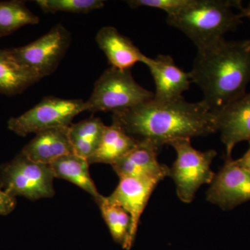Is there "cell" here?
<instances>
[{
  "label": "cell",
  "instance_id": "cell-1",
  "mask_svg": "<svg viewBox=\"0 0 250 250\" xmlns=\"http://www.w3.org/2000/svg\"><path fill=\"white\" fill-rule=\"evenodd\" d=\"M125 132L139 142L157 149L176 140L191 139L217 132L215 116L203 102L188 103L184 97L167 102L154 99L113 113Z\"/></svg>",
  "mask_w": 250,
  "mask_h": 250
},
{
  "label": "cell",
  "instance_id": "cell-2",
  "mask_svg": "<svg viewBox=\"0 0 250 250\" xmlns=\"http://www.w3.org/2000/svg\"><path fill=\"white\" fill-rule=\"evenodd\" d=\"M189 73L192 83L202 90V101L210 111H221L247 93L250 82V46L247 40L223 39L199 49Z\"/></svg>",
  "mask_w": 250,
  "mask_h": 250
},
{
  "label": "cell",
  "instance_id": "cell-3",
  "mask_svg": "<svg viewBox=\"0 0 250 250\" xmlns=\"http://www.w3.org/2000/svg\"><path fill=\"white\" fill-rule=\"evenodd\" d=\"M243 8L240 0H192L179 14L166 18V22L185 34L199 50L215 45L229 31L236 30L243 18L233 9L241 11Z\"/></svg>",
  "mask_w": 250,
  "mask_h": 250
},
{
  "label": "cell",
  "instance_id": "cell-4",
  "mask_svg": "<svg viewBox=\"0 0 250 250\" xmlns=\"http://www.w3.org/2000/svg\"><path fill=\"white\" fill-rule=\"evenodd\" d=\"M154 95L135 81L131 70L111 67L95 82L93 93L85 103L88 111L114 113L149 101Z\"/></svg>",
  "mask_w": 250,
  "mask_h": 250
},
{
  "label": "cell",
  "instance_id": "cell-5",
  "mask_svg": "<svg viewBox=\"0 0 250 250\" xmlns=\"http://www.w3.org/2000/svg\"><path fill=\"white\" fill-rule=\"evenodd\" d=\"M170 146L176 151L177 158L170 167L169 177L175 183L179 200L190 203L202 185L213 182L215 174L210 166L217 152L214 149L197 150L189 139L176 140Z\"/></svg>",
  "mask_w": 250,
  "mask_h": 250
},
{
  "label": "cell",
  "instance_id": "cell-6",
  "mask_svg": "<svg viewBox=\"0 0 250 250\" xmlns=\"http://www.w3.org/2000/svg\"><path fill=\"white\" fill-rule=\"evenodd\" d=\"M54 178L49 165L34 162L21 152L0 167V188L15 198L37 200L53 197Z\"/></svg>",
  "mask_w": 250,
  "mask_h": 250
},
{
  "label": "cell",
  "instance_id": "cell-7",
  "mask_svg": "<svg viewBox=\"0 0 250 250\" xmlns=\"http://www.w3.org/2000/svg\"><path fill=\"white\" fill-rule=\"evenodd\" d=\"M88 111L86 103L77 99L45 97L31 109L8 121L10 131L21 137L54 128L67 127L82 112Z\"/></svg>",
  "mask_w": 250,
  "mask_h": 250
},
{
  "label": "cell",
  "instance_id": "cell-8",
  "mask_svg": "<svg viewBox=\"0 0 250 250\" xmlns=\"http://www.w3.org/2000/svg\"><path fill=\"white\" fill-rule=\"evenodd\" d=\"M70 42L71 34L59 24L31 43L9 50L20 63L35 72L41 80L57 70Z\"/></svg>",
  "mask_w": 250,
  "mask_h": 250
},
{
  "label": "cell",
  "instance_id": "cell-9",
  "mask_svg": "<svg viewBox=\"0 0 250 250\" xmlns=\"http://www.w3.org/2000/svg\"><path fill=\"white\" fill-rule=\"evenodd\" d=\"M210 185L206 199L223 210H231L250 201V173L237 165L232 158L225 159Z\"/></svg>",
  "mask_w": 250,
  "mask_h": 250
},
{
  "label": "cell",
  "instance_id": "cell-10",
  "mask_svg": "<svg viewBox=\"0 0 250 250\" xmlns=\"http://www.w3.org/2000/svg\"><path fill=\"white\" fill-rule=\"evenodd\" d=\"M143 63L147 65L154 80V100L167 102L183 98V93L190 88V73L177 66L170 55L159 54L156 58L146 56Z\"/></svg>",
  "mask_w": 250,
  "mask_h": 250
},
{
  "label": "cell",
  "instance_id": "cell-11",
  "mask_svg": "<svg viewBox=\"0 0 250 250\" xmlns=\"http://www.w3.org/2000/svg\"><path fill=\"white\" fill-rule=\"evenodd\" d=\"M159 182L152 179L125 177L120 178L116 188L107 197L120 206L131 218L130 238L134 244L140 220L154 189Z\"/></svg>",
  "mask_w": 250,
  "mask_h": 250
},
{
  "label": "cell",
  "instance_id": "cell-12",
  "mask_svg": "<svg viewBox=\"0 0 250 250\" xmlns=\"http://www.w3.org/2000/svg\"><path fill=\"white\" fill-rule=\"evenodd\" d=\"M213 114L217 131L225 146V159H231L233 148L238 143L250 142V93Z\"/></svg>",
  "mask_w": 250,
  "mask_h": 250
},
{
  "label": "cell",
  "instance_id": "cell-13",
  "mask_svg": "<svg viewBox=\"0 0 250 250\" xmlns=\"http://www.w3.org/2000/svg\"><path fill=\"white\" fill-rule=\"evenodd\" d=\"M159 149L147 142H139L121 160L112 166L121 177L152 179L161 182L170 175V167L161 164L157 159Z\"/></svg>",
  "mask_w": 250,
  "mask_h": 250
},
{
  "label": "cell",
  "instance_id": "cell-14",
  "mask_svg": "<svg viewBox=\"0 0 250 250\" xmlns=\"http://www.w3.org/2000/svg\"><path fill=\"white\" fill-rule=\"evenodd\" d=\"M95 41L111 67L119 70H130L137 62H143L146 57L129 38L112 26L102 27L97 33Z\"/></svg>",
  "mask_w": 250,
  "mask_h": 250
},
{
  "label": "cell",
  "instance_id": "cell-15",
  "mask_svg": "<svg viewBox=\"0 0 250 250\" xmlns=\"http://www.w3.org/2000/svg\"><path fill=\"white\" fill-rule=\"evenodd\" d=\"M21 152L39 164L50 165L62 156L73 153L68 137V126L44 130L26 145Z\"/></svg>",
  "mask_w": 250,
  "mask_h": 250
},
{
  "label": "cell",
  "instance_id": "cell-16",
  "mask_svg": "<svg viewBox=\"0 0 250 250\" xmlns=\"http://www.w3.org/2000/svg\"><path fill=\"white\" fill-rule=\"evenodd\" d=\"M137 144V141L126 134L121 125L113 121L111 125L105 126L100 146L88 159V163L113 166L132 150Z\"/></svg>",
  "mask_w": 250,
  "mask_h": 250
},
{
  "label": "cell",
  "instance_id": "cell-17",
  "mask_svg": "<svg viewBox=\"0 0 250 250\" xmlns=\"http://www.w3.org/2000/svg\"><path fill=\"white\" fill-rule=\"evenodd\" d=\"M40 80L35 72L14 58L9 49H0V94L18 95Z\"/></svg>",
  "mask_w": 250,
  "mask_h": 250
},
{
  "label": "cell",
  "instance_id": "cell-18",
  "mask_svg": "<svg viewBox=\"0 0 250 250\" xmlns=\"http://www.w3.org/2000/svg\"><path fill=\"white\" fill-rule=\"evenodd\" d=\"M89 165L87 159L72 153L59 158L49 166L55 178L65 179L75 184L91 195L97 202L102 195L90 177Z\"/></svg>",
  "mask_w": 250,
  "mask_h": 250
},
{
  "label": "cell",
  "instance_id": "cell-19",
  "mask_svg": "<svg viewBox=\"0 0 250 250\" xmlns=\"http://www.w3.org/2000/svg\"><path fill=\"white\" fill-rule=\"evenodd\" d=\"M106 125L100 118H90L68 126V137L74 154L88 159L96 152Z\"/></svg>",
  "mask_w": 250,
  "mask_h": 250
},
{
  "label": "cell",
  "instance_id": "cell-20",
  "mask_svg": "<svg viewBox=\"0 0 250 250\" xmlns=\"http://www.w3.org/2000/svg\"><path fill=\"white\" fill-rule=\"evenodd\" d=\"M112 238L123 249L129 250L133 243L130 238L131 218L126 210L102 195L97 202Z\"/></svg>",
  "mask_w": 250,
  "mask_h": 250
},
{
  "label": "cell",
  "instance_id": "cell-21",
  "mask_svg": "<svg viewBox=\"0 0 250 250\" xmlns=\"http://www.w3.org/2000/svg\"><path fill=\"white\" fill-rule=\"evenodd\" d=\"M39 22L40 18L28 9L24 1H0V38Z\"/></svg>",
  "mask_w": 250,
  "mask_h": 250
},
{
  "label": "cell",
  "instance_id": "cell-22",
  "mask_svg": "<svg viewBox=\"0 0 250 250\" xmlns=\"http://www.w3.org/2000/svg\"><path fill=\"white\" fill-rule=\"evenodd\" d=\"M36 4L43 12L88 14L104 6L103 0H37Z\"/></svg>",
  "mask_w": 250,
  "mask_h": 250
},
{
  "label": "cell",
  "instance_id": "cell-23",
  "mask_svg": "<svg viewBox=\"0 0 250 250\" xmlns=\"http://www.w3.org/2000/svg\"><path fill=\"white\" fill-rule=\"evenodd\" d=\"M192 0H129L126 4L131 9L139 7L162 10L167 17L175 16L191 4Z\"/></svg>",
  "mask_w": 250,
  "mask_h": 250
},
{
  "label": "cell",
  "instance_id": "cell-24",
  "mask_svg": "<svg viewBox=\"0 0 250 250\" xmlns=\"http://www.w3.org/2000/svg\"><path fill=\"white\" fill-rule=\"evenodd\" d=\"M16 199L0 188V215H7L12 213L16 208Z\"/></svg>",
  "mask_w": 250,
  "mask_h": 250
},
{
  "label": "cell",
  "instance_id": "cell-25",
  "mask_svg": "<svg viewBox=\"0 0 250 250\" xmlns=\"http://www.w3.org/2000/svg\"><path fill=\"white\" fill-rule=\"evenodd\" d=\"M249 143V149L245 153L244 155L240 158V159L234 160V161L237 165L240 166L244 170L248 171L250 173V142Z\"/></svg>",
  "mask_w": 250,
  "mask_h": 250
},
{
  "label": "cell",
  "instance_id": "cell-26",
  "mask_svg": "<svg viewBox=\"0 0 250 250\" xmlns=\"http://www.w3.org/2000/svg\"><path fill=\"white\" fill-rule=\"evenodd\" d=\"M240 15H241V18H247L250 20V2L248 4L246 7L243 8L241 11H240ZM248 41V45L250 46V39L247 40Z\"/></svg>",
  "mask_w": 250,
  "mask_h": 250
}]
</instances>
